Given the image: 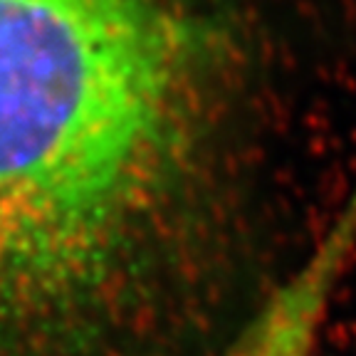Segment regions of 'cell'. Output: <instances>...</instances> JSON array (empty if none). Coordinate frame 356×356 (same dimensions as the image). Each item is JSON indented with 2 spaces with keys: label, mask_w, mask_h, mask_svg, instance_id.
I'll return each instance as SVG.
<instances>
[{
  "label": "cell",
  "mask_w": 356,
  "mask_h": 356,
  "mask_svg": "<svg viewBox=\"0 0 356 356\" xmlns=\"http://www.w3.org/2000/svg\"><path fill=\"white\" fill-rule=\"evenodd\" d=\"M203 60L184 0H0V356H178L156 289Z\"/></svg>",
  "instance_id": "1"
},
{
  "label": "cell",
  "mask_w": 356,
  "mask_h": 356,
  "mask_svg": "<svg viewBox=\"0 0 356 356\" xmlns=\"http://www.w3.org/2000/svg\"><path fill=\"white\" fill-rule=\"evenodd\" d=\"M356 252V184L314 250L213 356H314L332 295Z\"/></svg>",
  "instance_id": "2"
}]
</instances>
